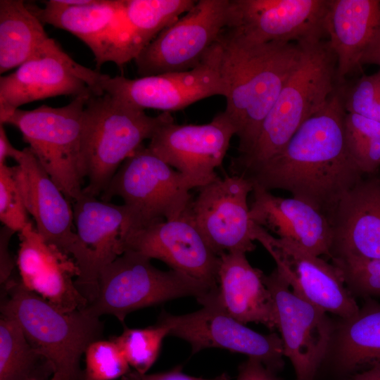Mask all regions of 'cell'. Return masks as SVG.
Returning a JSON list of instances; mask_svg holds the SVG:
<instances>
[{"mask_svg": "<svg viewBox=\"0 0 380 380\" xmlns=\"http://www.w3.org/2000/svg\"><path fill=\"white\" fill-rule=\"evenodd\" d=\"M13 166L25 207L46 242L72 257L77 236L73 209L29 146L20 150Z\"/></svg>", "mask_w": 380, "mask_h": 380, "instance_id": "obj_20", "label": "cell"}, {"mask_svg": "<svg viewBox=\"0 0 380 380\" xmlns=\"http://www.w3.org/2000/svg\"><path fill=\"white\" fill-rule=\"evenodd\" d=\"M219 41L228 82L224 112L236 130L242 155L253 146L262 122L299 61L302 46L251 43L226 28Z\"/></svg>", "mask_w": 380, "mask_h": 380, "instance_id": "obj_2", "label": "cell"}, {"mask_svg": "<svg viewBox=\"0 0 380 380\" xmlns=\"http://www.w3.org/2000/svg\"><path fill=\"white\" fill-rule=\"evenodd\" d=\"M326 360L341 374L380 364V303L367 298L357 313L334 322Z\"/></svg>", "mask_w": 380, "mask_h": 380, "instance_id": "obj_26", "label": "cell"}, {"mask_svg": "<svg viewBox=\"0 0 380 380\" xmlns=\"http://www.w3.org/2000/svg\"><path fill=\"white\" fill-rule=\"evenodd\" d=\"M236 133L224 111L203 125H177L171 119L158 128L147 147L180 172L192 189L200 188L218 177L215 170Z\"/></svg>", "mask_w": 380, "mask_h": 380, "instance_id": "obj_17", "label": "cell"}, {"mask_svg": "<svg viewBox=\"0 0 380 380\" xmlns=\"http://www.w3.org/2000/svg\"><path fill=\"white\" fill-rule=\"evenodd\" d=\"M338 88L271 159L242 176L267 190L281 189L331 221L343 196L363 178L348 150Z\"/></svg>", "mask_w": 380, "mask_h": 380, "instance_id": "obj_1", "label": "cell"}, {"mask_svg": "<svg viewBox=\"0 0 380 380\" xmlns=\"http://www.w3.org/2000/svg\"><path fill=\"white\" fill-rule=\"evenodd\" d=\"M251 193L250 215L255 223L314 255L330 258L333 230L324 213L305 201L276 196L257 184Z\"/></svg>", "mask_w": 380, "mask_h": 380, "instance_id": "obj_23", "label": "cell"}, {"mask_svg": "<svg viewBox=\"0 0 380 380\" xmlns=\"http://www.w3.org/2000/svg\"><path fill=\"white\" fill-rule=\"evenodd\" d=\"M354 297H380V260L332 258Z\"/></svg>", "mask_w": 380, "mask_h": 380, "instance_id": "obj_36", "label": "cell"}, {"mask_svg": "<svg viewBox=\"0 0 380 380\" xmlns=\"http://www.w3.org/2000/svg\"><path fill=\"white\" fill-rule=\"evenodd\" d=\"M350 380H380V364L354 373Z\"/></svg>", "mask_w": 380, "mask_h": 380, "instance_id": "obj_43", "label": "cell"}, {"mask_svg": "<svg viewBox=\"0 0 380 380\" xmlns=\"http://www.w3.org/2000/svg\"><path fill=\"white\" fill-rule=\"evenodd\" d=\"M20 152V150L13 147L10 142L4 125H0V165L6 164V159L8 158L15 160Z\"/></svg>", "mask_w": 380, "mask_h": 380, "instance_id": "obj_41", "label": "cell"}, {"mask_svg": "<svg viewBox=\"0 0 380 380\" xmlns=\"http://www.w3.org/2000/svg\"><path fill=\"white\" fill-rule=\"evenodd\" d=\"M264 281L274 302L284 356L291 361L296 380H315L326 361L335 321L295 293L277 268L265 275Z\"/></svg>", "mask_w": 380, "mask_h": 380, "instance_id": "obj_14", "label": "cell"}, {"mask_svg": "<svg viewBox=\"0 0 380 380\" xmlns=\"http://www.w3.org/2000/svg\"><path fill=\"white\" fill-rule=\"evenodd\" d=\"M198 189L186 213L212 250L219 256L254 251L257 224L251 217L248 204L252 182L231 175L217 177Z\"/></svg>", "mask_w": 380, "mask_h": 380, "instance_id": "obj_13", "label": "cell"}, {"mask_svg": "<svg viewBox=\"0 0 380 380\" xmlns=\"http://www.w3.org/2000/svg\"><path fill=\"white\" fill-rule=\"evenodd\" d=\"M72 203L77 240L72 258L80 272L75 285L89 303L97 294L100 271L125 252L127 236L139 227L134 212L125 204L83 193Z\"/></svg>", "mask_w": 380, "mask_h": 380, "instance_id": "obj_12", "label": "cell"}, {"mask_svg": "<svg viewBox=\"0 0 380 380\" xmlns=\"http://www.w3.org/2000/svg\"><path fill=\"white\" fill-rule=\"evenodd\" d=\"M255 241L270 254L276 268L298 296L339 318L349 317L358 312L360 307L355 297L332 263L291 241L272 236L262 227L258 229Z\"/></svg>", "mask_w": 380, "mask_h": 380, "instance_id": "obj_18", "label": "cell"}, {"mask_svg": "<svg viewBox=\"0 0 380 380\" xmlns=\"http://www.w3.org/2000/svg\"><path fill=\"white\" fill-rule=\"evenodd\" d=\"M126 251L160 260L212 291L217 286L220 256L207 243L186 210L177 219L133 230L126 239Z\"/></svg>", "mask_w": 380, "mask_h": 380, "instance_id": "obj_19", "label": "cell"}, {"mask_svg": "<svg viewBox=\"0 0 380 380\" xmlns=\"http://www.w3.org/2000/svg\"><path fill=\"white\" fill-rule=\"evenodd\" d=\"M230 378L227 374L221 375L213 379H203L189 376L182 372L181 367H177L175 369L161 373L152 374H140L136 371H129L122 380H229Z\"/></svg>", "mask_w": 380, "mask_h": 380, "instance_id": "obj_38", "label": "cell"}, {"mask_svg": "<svg viewBox=\"0 0 380 380\" xmlns=\"http://www.w3.org/2000/svg\"><path fill=\"white\" fill-rule=\"evenodd\" d=\"M191 189L180 172L142 145L122 163L101 200L121 198L141 228L181 217L193 200Z\"/></svg>", "mask_w": 380, "mask_h": 380, "instance_id": "obj_8", "label": "cell"}, {"mask_svg": "<svg viewBox=\"0 0 380 380\" xmlns=\"http://www.w3.org/2000/svg\"><path fill=\"white\" fill-rule=\"evenodd\" d=\"M329 0H230L226 27L255 44L324 39Z\"/></svg>", "mask_w": 380, "mask_h": 380, "instance_id": "obj_15", "label": "cell"}, {"mask_svg": "<svg viewBox=\"0 0 380 380\" xmlns=\"http://www.w3.org/2000/svg\"><path fill=\"white\" fill-rule=\"evenodd\" d=\"M361 63L362 65H376L380 68V34L365 54Z\"/></svg>", "mask_w": 380, "mask_h": 380, "instance_id": "obj_42", "label": "cell"}, {"mask_svg": "<svg viewBox=\"0 0 380 380\" xmlns=\"http://www.w3.org/2000/svg\"><path fill=\"white\" fill-rule=\"evenodd\" d=\"M210 291L198 280L171 269L160 270L150 258L126 251L100 271L96 296L86 310L98 317L114 315L123 322L134 310L186 296L198 300Z\"/></svg>", "mask_w": 380, "mask_h": 380, "instance_id": "obj_7", "label": "cell"}, {"mask_svg": "<svg viewBox=\"0 0 380 380\" xmlns=\"http://www.w3.org/2000/svg\"><path fill=\"white\" fill-rule=\"evenodd\" d=\"M41 362H47L30 345L18 323L1 315L0 380H44L38 372Z\"/></svg>", "mask_w": 380, "mask_h": 380, "instance_id": "obj_30", "label": "cell"}, {"mask_svg": "<svg viewBox=\"0 0 380 380\" xmlns=\"http://www.w3.org/2000/svg\"><path fill=\"white\" fill-rule=\"evenodd\" d=\"M230 0H198L134 58L139 77L191 70L219 41L229 20Z\"/></svg>", "mask_w": 380, "mask_h": 380, "instance_id": "obj_11", "label": "cell"}, {"mask_svg": "<svg viewBox=\"0 0 380 380\" xmlns=\"http://www.w3.org/2000/svg\"><path fill=\"white\" fill-rule=\"evenodd\" d=\"M0 220L18 233L31 222L14 167L6 164L0 165Z\"/></svg>", "mask_w": 380, "mask_h": 380, "instance_id": "obj_37", "label": "cell"}, {"mask_svg": "<svg viewBox=\"0 0 380 380\" xmlns=\"http://www.w3.org/2000/svg\"><path fill=\"white\" fill-rule=\"evenodd\" d=\"M49 38L44 24L24 1H0L1 74L28 61Z\"/></svg>", "mask_w": 380, "mask_h": 380, "instance_id": "obj_27", "label": "cell"}, {"mask_svg": "<svg viewBox=\"0 0 380 380\" xmlns=\"http://www.w3.org/2000/svg\"><path fill=\"white\" fill-rule=\"evenodd\" d=\"M157 322L167 327L168 336L188 342L193 354L217 348L257 359L274 372L284 367L281 336L252 330L213 305H203L201 309L182 315L163 311Z\"/></svg>", "mask_w": 380, "mask_h": 380, "instance_id": "obj_16", "label": "cell"}, {"mask_svg": "<svg viewBox=\"0 0 380 380\" xmlns=\"http://www.w3.org/2000/svg\"><path fill=\"white\" fill-rule=\"evenodd\" d=\"M300 44L299 61L262 122L253 146L231 158V175L244 176L280 152L337 89L336 58L329 42Z\"/></svg>", "mask_w": 380, "mask_h": 380, "instance_id": "obj_3", "label": "cell"}, {"mask_svg": "<svg viewBox=\"0 0 380 380\" xmlns=\"http://www.w3.org/2000/svg\"><path fill=\"white\" fill-rule=\"evenodd\" d=\"M91 96L75 97L59 108L42 105L32 110L18 108L0 123L19 129L23 140L70 202L77 199L84 189L83 113Z\"/></svg>", "mask_w": 380, "mask_h": 380, "instance_id": "obj_6", "label": "cell"}, {"mask_svg": "<svg viewBox=\"0 0 380 380\" xmlns=\"http://www.w3.org/2000/svg\"><path fill=\"white\" fill-rule=\"evenodd\" d=\"M84 354L83 380H114L130 371L122 350L113 338L92 342Z\"/></svg>", "mask_w": 380, "mask_h": 380, "instance_id": "obj_34", "label": "cell"}, {"mask_svg": "<svg viewBox=\"0 0 380 380\" xmlns=\"http://www.w3.org/2000/svg\"><path fill=\"white\" fill-rule=\"evenodd\" d=\"M1 304V315L15 320L30 345L43 356L56 380H83L80 360L87 347L99 340L103 323L86 308L63 312L28 290L8 280Z\"/></svg>", "mask_w": 380, "mask_h": 380, "instance_id": "obj_4", "label": "cell"}, {"mask_svg": "<svg viewBox=\"0 0 380 380\" xmlns=\"http://www.w3.org/2000/svg\"><path fill=\"white\" fill-rule=\"evenodd\" d=\"M168 334L167 327L157 322L144 329L125 327L121 335L113 339L122 350L129 366L138 373L146 374L156 362Z\"/></svg>", "mask_w": 380, "mask_h": 380, "instance_id": "obj_32", "label": "cell"}, {"mask_svg": "<svg viewBox=\"0 0 380 380\" xmlns=\"http://www.w3.org/2000/svg\"><path fill=\"white\" fill-rule=\"evenodd\" d=\"M331 226V259L380 260V177L362 178L343 196Z\"/></svg>", "mask_w": 380, "mask_h": 380, "instance_id": "obj_22", "label": "cell"}, {"mask_svg": "<svg viewBox=\"0 0 380 380\" xmlns=\"http://www.w3.org/2000/svg\"><path fill=\"white\" fill-rule=\"evenodd\" d=\"M196 0H123L125 15L139 53L162 30L189 11Z\"/></svg>", "mask_w": 380, "mask_h": 380, "instance_id": "obj_28", "label": "cell"}, {"mask_svg": "<svg viewBox=\"0 0 380 380\" xmlns=\"http://www.w3.org/2000/svg\"><path fill=\"white\" fill-rule=\"evenodd\" d=\"M79 274L75 260L63 252L27 289L63 312L84 309L88 300L78 291L73 279Z\"/></svg>", "mask_w": 380, "mask_h": 380, "instance_id": "obj_29", "label": "cell"}, {"mask_svg": "<svg viewBox=\"0 0 380 380\" xmlns=\"http://www.w3.org/2000/svg\"><path fill=\"white\" fill-rule=\"evenodd\" d=\"M344 132L349 153L360 171L375 175L380 167V122L346 113Z\"/></svg>", "mask_w": 380, "mask_h": 380, "instance_id": "obj_31", "label": "cell"}, {"mask_svg": "<svg viewBox=\"0 0 380 380\" xmlns=\"http://www.w3.org/2000/svg\"><path fill=\"white\" fill-rule=\"evenodd\" d=\"M338 87L346 113L380 122V68L372 75H364L350 84L345 82Z\"/></svg>", "mask_w": 380, "mask_h": 380, "instance_id": "obj_35", "label": "cell"}, {"mask_svg": "<svg viewBox=\"0 0 380 380\" xmlns=\"http://www.w3.org/2000/svg\"><path fill=\"white\" fill-rule=\"evenodd\" d=\"M108 76L75 61L49 37L28 61L0 77V123L20 106L61 95H103Z\"/></svg>", "mask_w": 380, "mask_h": 380, "instance_id": "obj_9", "label": "cell"}, {"mask_svg": "<svg viewBox=\"0 0 380 380\" xmlns=\"http://www.w3.org/2000/svg\"><path fill=\"white\" fill-rule=\"evenodd\" d=\"M171 119L170 113L150 116L106 93L91 95L83 113L81 161L88 184L82 193L100 196L122 163Z\"/></svg>", "mask_w": 380, "mask_h": 380, "instance_id": "obj_5", "label": "cell"}, {"mask_svg": "<svg viewBox=\"0 0 380 380\" xmlns=\"http://www.w3.org/2000/svg\"><path fill=\"white\" fill-rule=\"evenodd\" d=\"M236 380H280L257 359L248 357L239 367Z\"/></svg>", "mask_w": 380, "mask_h": 380, "instance_id": "obj_39", "label": "cell"}, {"mask_svg": "<svg viewBox=\"0 0 380 380\" xmlns=\"http://www.w3.org/2000/svg\"><path fill=\"white\" fill-rule=\"evenodd\" d=\"M103 93L133 107L170 113L203 99L227 96L228 82L223 62V48L218 41L202 62L181 72L129 79L108 75L101 84Z\"/></svg>", "mask_w": 380, "mask_h": 380, "instance_id": "obj_10", "label": "cell"}, {"mask_svg": "<svg viewBox=\"0 0 380 380\" xmlns=\"http://www.w3.org/2000/svg\"><path fill=\"white\" fill-rule=\"evenodd\" d=\"M27 5L43 24L68 31L88 45L97 68L114 61L125 23L123 0H94L80 6L49 0L42 8Z\"/></svg>", "mask_w": 380, "mask_h": 380, "instance_id": "obj_24", "label": "cell"}, {"mask_svg": "<svg viewBox=\"0 0 380 380\" xmlns=\"http://www.w3.org/2000/svg\"><path fill=\"white\" fill-rule=\"evenodd\" d=\"M18 237L17 265L20 281L27 288L63 251L46 242L32 222L18 233Z\"/></svg>", "mask_w": 380, "mask_h": 380, "instance_id": "obj_33", "label": "cell"}, {"mask_svg": "<svg viewBox=\"0 0 380 380\" xmlns=\"http://www.w3.org/2000/svg\"><path fill=\"white\" fill-rule=\"evenodd\" d=\"M324 27L341 85L362 70V58L380 34V0H329Z\"/></svg>", "mask_w": 380, "mask_h": 380, "instance_id": "obj_25", "label": "cell"}, {"mask_svg": "<svg viewBox=\"0 0 380 380\" xmlns=\"http://www.w3.org/2000/svg\"><path fill=\"white\" fill-rule=\"evenodd\" d=\"M265 275L249 263L246 253H224L220 256L216 289L197 300L219 308L242 324L254 322L277 329L274 302Z\"/></svg>", "mask_w": 380, "mask_h": 380, "instance_id": "obj_21", "label": "cell"}, {"mask_svg": "<svg viewBox=\"0 0 380 380\" xmlns=\"http://www.w3.org/2000/svg\"><path fill=\"white\" fill-rule=\"evenodd\" d=\"M14 232L4 227L1 229V284L9 280L13 262L8 252V241Z\"/></svg>", "mask_w": 380, "mask_h": 380, "instance_id": "obj_40", "label": "cell"}, {"mask_svg": "<svg viewBox=\"0 0 380 380\" xmlns=\"http://www.w3.org/2000/svg\"><path fill=\"white\" fill-rule=\"evenodd\" d=\"M32 380H40V379H32ZM50 380H56V379L52 377Z\"/></svg>", "mask_w": 380, "mask_h": 380, "instance_id": "obj_44", "label": "cell"}]
</instances>
